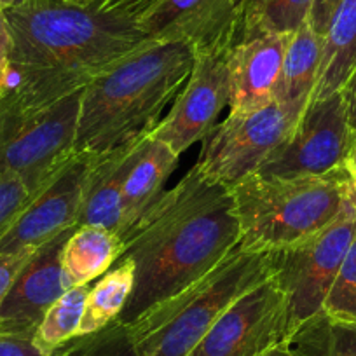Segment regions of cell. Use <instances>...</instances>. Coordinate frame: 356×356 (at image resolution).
I'll return each instance as SVG.
<instances>
[{
    "label": "cell",
    "instance_id": "cell-4",
    "mask_svg": "<svg viewBox=\"0 0 356 356\" xmlns=\"http://www.w3.org/2000/svg\"><path fill=\"white\" fill-rule=\"evenodd\" d=\"M275 276V252L238 243L207 275L126 325L140 356H191L215 321L257 285Z\"/></svg>",
    "mask_w": 356,
    "mask_h": 356
},
{
    "label": "cell",
    "instance_id": "cell-34",
    "mask_svg": "<svg viewBox=\"0 0 356 356\" xmlns=\"http://www.w3.org/2000/svg\"><path fill=\"white\" fill-rule=\"evenodd\" d=\"M9 53H11V33L4 11H0V67H8Z\"/></svg>",
    "mask_w": 356,
    "mask_h": 356
},
{
    "label": "cell",
    "instance_id": "cell-6",
    "mask_svg": "<svg viewBox=\"0 0 356 356\" xmlns=\"http://www.w3.org/2000/svg\"><path fill=\"white\" fill-rule=\"evenodd\" d=\"M82 91L44 107L0 98V175L18 177L35 196L74 156Z\"/></svg>",
    "mask_w": 356,
    "mask_h": 356
},
{
    "label": "cell",
    "instance_id": "cell-17",
    "mask_svg": "<svg viewBox=\"0 0 356 356\" xmlns=\"http://www.w3.org/2000/svg\"><path fill=\"white\" fill-rule=\"evenodd\" d=\"M178 157L161 140L150 135L143 140L122 187V239L159 200L164 184L177 170Z\"/></svg>",
    "mask_w": 356,
    "mask_h": 356
},
{
    "label": "cell",
    "instance_id": "cell-39",
    "mask_svg": "<svg viewBox=\"0 0 356 356\" xmlns=\"http://www.w3.org/2000/svg\"><path fill=\"white\" fill-rule=\"evenodd\" d=\"M8 88V67H0V98Z\"/></svg>",
    "mask_w": 356,
    "mask_h": 356
},
{
    "label": "cell",
    "instance_id": "cell-38",
    "mask_svg": "<svg viewBox=\"0 0 356 356\" xmlns=\"http://www.w3.org/2000/svg\"><path fill=\"white\" fill-rule=\"evenodd\" d=\"M264 356H297V355L289 348V346H280V348L273 349V351H269Z\"/></svg>",
    "mask_w": 356,
    "mask_h": 356
},
{
    "label": "cell",
    "instance_id": "cell-32",
    "mask_svg": "<svg viewBox=\"0 0 356 356\" xmlns=\"http://www.w3.org/2000/svg\"><path fill=\"white\" fill-rule=\"evenodd\" d=\"M341 95L342 98H344L349 128H351L353 133H356V68L353 70V74L349 75L346 84L342 86Z\"/></svg>",
    "mask_w": 356,
    "mask_h": 356
},
{
    "label": "cell",
    "instance_id": "cell-24",
    "mask_svg": "<svg viewBox=\"0 0 356 356\" xmlns=\"http://www.w3.org/2000/svg\"><path fill=\"white\" fill-rule=\"evenodd\" d=\"M314 0H264V4L245 19V33L269 32L290 35L309 19Z\"/></svg>",
    "mask_w": 356,
    "mask_h": 356
},
{
    "label": "cell",
    "instance_id": "cell-11",
    "mask_svg": "<svg viewBox=\"0 0 356 356\" xmlns=\"http://www.w3.org/2000/svg\"><path fill=\"white\" fill-rule=\"evenodd\" d=\"M234 46L194 49V63L171 111L150 136L182 156L193 143L203 142L229 104V54Z\"/></svg>",
    "mask_w": 356,
    "mask_h": 356
},
{
    "label": "cell",
    "instance_id": "cell-9",
    "mask_svg": "<svg viewBox=\"0 0 356 356\" xmlns=\"http://www.w3.org/2000/svg\"><path fill=\"white\" fill-rule=\"evenodd\" d=\"M355 133L341 91L311 100L292 135L255 173L273 177H320L342 166Z\"/></svg>",
    "mask_w": 356,
    "mask_h": 356
},
{
    "label": "cell",
    "instance_id": "cell-21",
    "mask_svg": "<svg viewBox=\"0 0 356 356\" xmlns=\"http://www.w3.org/2000/svg\"><path fill=\"white\" fill-rule=\"evenodd\" d=\"M135 286V266L131 260H118L91 286L86 300L79 337L104 330L121 316Z\"/></svg>",
    "mask_w": 356,
    "mask_h": 356
},
{
    "label": "cell",
    "instance_id": "cell-29",
    "mask_svg": "<svg viewBox=\"0 0 356 356\" xmlns=\"http://www.w3.org/2000/svg\"><path fill=\"white\" fill-rule=\"evenodd\" d=\"M0 356H44L33 344L32 335L0 334Z\"/></svg>",
    "mask_w": 356,
    "mask_h": 356
},
{
    "label": "cell",
    "instance_id": "cell-25",
    "mask_svg": "<svg viewBox=\"0 0 356 356\" xmlns=\"http://www.w3.org/2000/svg\"><path fill=\"white\" fill-rule=\"evenodd\" d=\"M321 311L330 320L356 325V238L339 267Z\"/></svg>",
    "mask_w": 356,
    "mask_h": 356
},
{
    "label": "cell",
    "instance_id": "cell-3",
    "mask_svg": "<svg viewBox=\"0 0 356 356\" xmlns=\"http://www.w3.org/2000/svg\"><path fill=\"white\" fill-rule=\"evenodd\" d=\"M193 63L191 44L152 40L93 79L82 91L75 152L102 156L147 138Z\"/></svg>",
    "mask_w": 356,
    "mask_h": 356
},
{
    "label": "cell",
    "instance_id": "cell-41",
    "mask_svg": "<svg viewBox=\"0 0 356 356\" xmlns=\"http://www.w3.org/2000/svg\"><path fill=\"white\" fill-rule=\"evenodd\" d=\"M72 4H81V6H88V4H93L95 0H68Z\"/></svg>",
    "mask_w": 356,
    "mask_h": 356
},
{
    "label": "cell",
    "instance_id": "cell-8",
    "mask_svg": "<svg viewBox=\"0 0 356 356\" xmlns=\"http://www.w3.org/2000/svg\"><path fill=\"white\" fill-rule=\"evenodd\" d=\"M300 115L278 102L245 115L229 114L203 138L197 170L232 189L286 142Z\"/></svg>",
    "mask_w": 356,
    "mask_h": 356
},
{
    "label": "cell",
    "instance_id": "cell-10",
    "mask_svg": "<svg viewBox=\"0 0 356 356\" xmlns=\"http://www.w3.org/2000/svg\"><path fill=\"white\" fill-rule=\"evenodd\" d=\"M290 341L289 313L275 278L239 297L191 356H264Z\"/></svg>",
    "mask_w": 356,
    "mask_h": 356
},
{
    "label": "cell",
    "instance_id": "cell-30",
    "mask_svg": "<svg viewBox=\"0 0 356 356\" xmlns=\"http://www.w3.org/2000/svg\"><path fill=\"white\" fill-rule=\"evenodd\" d=\"M339 4H341V0H314L307 22H309V25L313 26V30L318 35L325 37Z\"/></svg>",
    "mask_w": 356,
    "mask_h": 356
},
{
    "label": "cell",
    "instance_id": "cell-33",
    "mask_svg": "<svg viewBox=\"0 0 356 356\" xmlns=\"http://www.w3.org/2000/svg\"><path fill=\"white\" fill-rule=\"evenodd\" d=\"M91 335H82V337L72 339L70 342L61 346V348L54 353V356H86L88 346L89 342H91Z\"/></svg>",
    "mask_w": 356,
    "mask_h": 356
},
{
    "label": "cell",
    "instance_id": "cell-1",
    "mask_svg": "<svg viewBox=\"0 0 356 356\" xmlns=\"http://www.w3.org/2000/svg\"><path fill=\"white\" fill-rule=\"evenodd\" d=\"M11 33L8 100L44 107L84 89L152 40L136 16L68 0H23L4 11Z\"/></svg>",
    "mask_w": 356,
    "mask_h": 356
},
{
    "label": "cell",
    "instance_id": "cell-20",
    "mask_svg": "<svg viewBox=\"0 0 356 356\" xmlns=\"http://www.w3.org/2000/svg\"><path fill=\"white\" fill-rule=\"evenodd\" d=\"M356 68V0H341L323 37L320 72L311 100L341 91Z\"/></svg>",
    "mask_w": 356,
    "mask_h": 356
},
{
    "label": "cell",
    "instance_id": "cell-40",
    "mask_svg": "<svg viewBox=\"0 0 356 356\" xmlns=\"http://www.w3.org/2000/svg\"><path fill=\"white\" fill-rule=\"evenodd\" d=\"M16 4V0H0V11H8Z\"/></svg>",
    "mask_w": 356,
    "mask_h": 356
},
{
    "label": "cell",
    "instance_id": "cell-19",
    "mask_svg": "<svg viewBox=\"0 0 356 356\" xmlns=\"http://www.w3.org/2000/svg\"><path fill=\"white\" fill-rule=\"evenodd\" d=\"M124 239L102 225H77L63 248V271L72 286L89 285L121 259Z\"/></svg>",
    "mask_w": 356,
    "mask_h": 356
},
{
    "label": "cell",
    "instance_id": "cell-16",
    "mask_svg": "<svg viewBox=\"0 0 356 356\" xmlns=\"http://www.w3.org/2000/svg\"><path fill=\"white\" fill-rule=\"evenodd\" d=\"M143 140L97 156L77 225H102L122 234V187Z\"/></svg>",
    "mask_w": 356,
    "mask_h": 356
},
{
    "label": "cell",
    "instance_id": "cell-5",
    "mask_svg": "<svg viewBox=\"0 0 356 356\" xmlns=\"http://www.w3.org/2000/svg\"><path fill=\"white\" fill-rule=\"evenodd\" d=\"M349 182L344 166L320 177L248 175L231 189L239 245L278 252L309 238L346 210Z\"/></svg>",
    "mask_w": 356,
    "mask_h": 356
},
{
    "label": "cell",
    "instance_id": "cell-18",
    "mask_svg": "<svg viewBox=\"0 0 356 356\" xmlns=\"http://www.w3.org/2000/svg\"><path fill=\"white\" fill-rule=\"evenodd\" d=\"M321 51L323 37L314 32L309 22L290 35L275 102L299 114L306 111L316 88Z\"/></svg>",
    "mask_w": 356,
    "mask_h": 356
},
{
    "label": "cell",
    "instance_id": "cell-7",
    "mask_svg": "<svg viewBox=\"0 0 356 356\" xmlns=\"http://www.w3.org/2000/svg\"><path fill=\"white\" fill-rule=\"evenodd\" d=\"M355 238L356 213L346 207L325 229L275 252L273 278L285 297L290 339L300 325L323 309L328 290Z\"/></svg>",
    "mask_w": 356,
    "mask_h": 356
},
{
    "label": "cell",
    "instance_id": "cell-23",
    "mask_svg": "<svg viewBox=\"0 0 356 356\" xmlns=\"http://www.w3.org/2000/svg\"><path fill=\"white\" fill-rule=\"evenodd\" d=\"M297 356H356V325L334 321L320 311L289 341Z\"/></svg>",
    "mask_w": 356,
    "mask_h": 356
},
{
    "label": "cell",
    "instance_id": "cell-36",
    "mask_svg": "<svg viewBox=\"0 0 356 356\" xmlns=\"http://www.w3.org/2000/svg\"><path fill=\"white\" fill-rule=\"evenodd\" d=\"M346 204L356 213V180L353 178L348 186V193H346Z\"/></svg>",
    "mask_w": 356,
    "mask_h": 356
},
{
    "label": "cell",
    "instance_id": "cell-2",
    "mask_svg": "<svg viewBox=\"0 0 356 356\" xmlns=\"http://www.w3.org/2000/svg\"><path fill=\"white\" fill-rule=\"evenodd\" d=\"M239 243L231 189L194 166L124 236L119 260L135 266V286L118 318L128 325L207 275Z\"/></svg>",
    "mask_w": 356,
    "mask_h": 356
},
{
    "label": "cell",
    "instance_id": "cell-22",
    "mask_svg": "<svg viewBox=\"0 0 356 356\" xmlns=\"http://www.w3.org/2000/svg\"><path fill=\"white\" fill-rule=\"evenodd\" d=\"M88 292V285L72 286L44 314L33 334V344L44 356H54L61 346L79 337Z\"/></svg>",
    "mask_w": 356,
    "mask_h": 356
},
{
    "label": "cell",
    "instance_id": "cell-15",
    "mask_svg": "<svg viewBox=\"0 0 356 356\" xmlns=\"http://www.w3.org/2000/svg\"><path fill=\"white\" fill-rule=\"evenodd\" d=\"M290 35L245 33L234 44L229 54L227 105L232 115L250 114L275 102Z\"/></svg>",
    "mask_w": 356,
    "mask_h": 356
},
{
    "label": "cell",
    "instance_id": "cell-12",
    "mask_svg": "<svg viewBox=\"0 0 356 356\" xmlns=\"http://www.w3.org/2000/svg\"><path fill=\"white\" fill-rule=\"evenodd\" d=\"M95 159V154L74 152L0 238V255L37 250L77 225Z\"/></svg>",
    "mask_w": 356,
    "mask_h": 356
},
{
    "label": "cell",
    "instance_id": "cell-28",
    "mask_svg": "<svg viewBox=\"0 0 356 356\" xmlns=\"http://www.w3.org/2000/svg\"><path fill=\"white\" fill-rule=\"evenodd\" d=\"M33 252L35 250H23V252L11 253V255H0V304H2L4 297L8 296L16 276L25 267V264L29 262Z\"/></svg>",
    "mask_w": 356,
    "mask_h": 356
},
{
    "label": "cell",
    "instance_id": "cell-42",
    "mask_svg": "<svg viewBox=\"0 0 356 356\" xmlns=\"http://www.w3.org/2000/svg\"><path fill=\"white\" fill-rule=\"evenodd\" d=\"M18 2H23V0H16V4H18Z\"/></svg>",
    "mask_w": 356,
    "mask_h": 356
},
{
    "label": "cell",
    "instance_id": "cell-13",
    "mask_svg": "<svg viewBox=\"0 0 356 356\" xmlns=\"http://www.w3.org/2000/svg\"><path fill=\"white\" fill-rule=\"evenodd\" d=\"M156 42H187L194 49L234 46L245 30V0H156L136 16Z\"/></svg>",
    "mask_w": 356,
    "mask_h": 356
},
{
    "label": "cell",
    "instance_id": "cell-27",
    "mask_svg": "<svg viewBox=\"0 0 356 356\" xmlns=\"http://www.w3.org/2000/svg\"><path fill=\"white\" fill-rule=\"evenodd\" d=\"M86 356H140L126 325L115 320L104 330L91 335Z\"/></svg>",
    "mask_w": 356,
    "mask_h": 356
},
{
    "label": "cell",
    "instance_id": "cell-37",
    "mask_svg": "<svg viewBox=\"0 0 356 356\" xmlns=\"http://www.w3.org/2000/svg\"><path fill=\"white\" fill-rule=\"evenodd\" d=\"M262 4L264 0H245V19H248Z\"/></svg>",
    "mask_w": 356,
    "mask_h": 356
},
{
    "label": "cell",
    "instance_id": "cell-14",
    "mask_svg": "<svg viewBox=\"0 0 356 356\" xmlns=\"http://www.w3.org/2000/svg\"><path fill=\"white\" fill-rule=\"evenodd\" d=\"M75 227L39 246L16 276L0 304V334L33 337L47 309L72 289L63 271V248Z\"/></svg>",
    "mask_w": 356,
    "mask_h": 356
},
{
    "label": "cell",
    "instance_id": "cell-31",
    "mask_svg": "<svg viewBox=\"0 0 356 356\" xmlns=\"http://www.w3.org/2000/svg\"><path fill=\"white\" fill-rule=\"evenodd\" d=\"M156 0H95V4L104 11H121L138 15Z\"/></svg>",
    "mask_w": 356,
    "mask_h": 356
},
{
    "label": "cell",
    "instance_id": "cell-35",
    "mask_svg": "<svg viewBox=\"0 0 356 356\" xmlns=\"http://www.w3.org/2000/svg\"><path fill=\"white\" fill-rule=\"evenodd\" d=\"M342 166H344V170L348 171L349 177H351L353 180H356V133L353 135L351 145H349L348 152H346V157H344V163H342Z\"/></svg>",
    "mask_w": 356,
    "mask_h": 356
},
{
    "label": "cell",
    "instance_id": "cell-26",
    "mask_svg": "<svg viewBox=\"0 0 356 356\" xmlns=\"http://www.w3.org/2000/svg\"><path fill=\"white\" fill-rule=\"evenodd\" d=\"M33 194L29 187L13 175H0V238L9 231Z\"/></svg>",
    "mask_w": 356,
    "mask_h": 356
}]
</instances>
